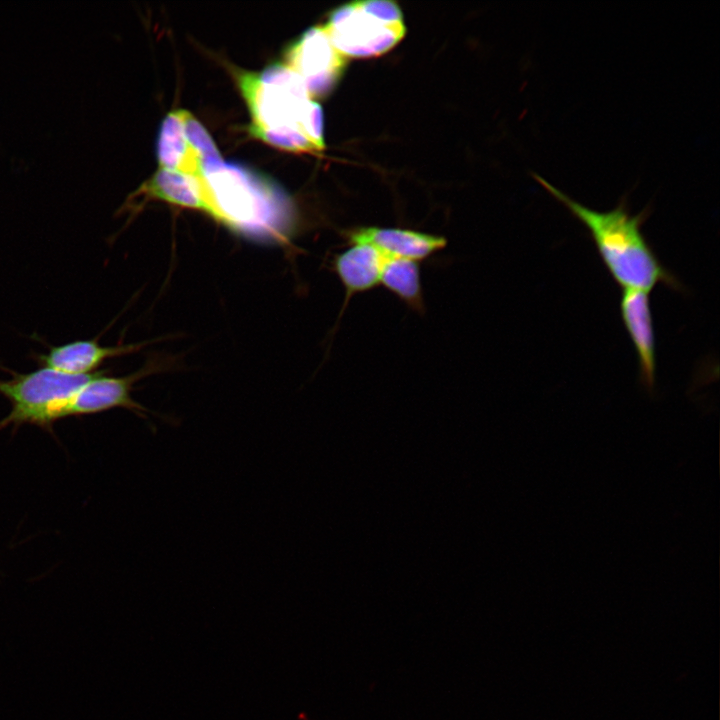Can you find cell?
<instances>
[{"label": "cell", "mask_w": 720, "mask_h": 720, "mask_svg": "<svg viewBox=\"0 0 720 720\" xmlns=\"http://www.w3.org/2000/svg\"><path fill=\"white\" fill-rule=\"evenodd\" d=\"M533 177L586 227L607 271L622 290L638 289L649 292L657 284L682 290L681 283L661 263L642 233L641 228L649 216V209L631 214L624 196L611 210H593L577 202L539 174H533Z\"/></svg>", "instance_id": "6da1fadb"}, {"label": "cell", "mask_w": 720, "mask_h": 720, "mask_svg": "<svg viewBox=\"0 0 720 720\" xmlns=\"http://www.w3.org/2000/svg\"><path fill=\"white\" fill-rule=\"evenodd\" d=\"M197 179L205 212L226 225L251 232L269 231L279 223L286 230L292 228L294 215L288 199L249 169L222 162Z\"/></svg>", "instance_id": "7a4b0ae2"}, {"label": "cell", "mask_w": 720, "mask_h": 720, "mask_svg": "<svg viewBox=\"0 0 720 720\" xmlns=\"http://www.w3.org/2000/svg\"><path fill=\"white\" fill-rule=\"evenodd\" d=\"M96 373L71 375L48 367L24 374L12 372L10 379L0 380V395L11 404L8 415L0 420V430L23 424L51 430L68 400Z\"/></svg>", "instance_id": "3957f363"}, {"label": "cell", "mask_w": 720, "mask_h": 720, "mask_svg": "<svg viewBox=\"0 0 720 720\" xmlns=\"http://www.w3.org/2000/svg\"><path fill=\"white\" fill-rule=\"evenodd\" d=\"M238 82L252 115L251 129L301 132L300 122L312 99L300 76L287 65L274 64L261 73L241 72Z\"/></svg>", "instance_id": "277c9868"}, {"label": "cell", "mask_w": 720, "mask_h": 720, "mask_svg": "<svg viewBox=\"0 0 720 720\" xmlns=\"http://www.w3.org/2000/svg\"><path fill=\"white\" fill-rule=\"evenodd\" d=\"M332 44L345 57L369 58L386 53L404 37L402 22H386L371 13L363 1L334 9L323 26Z\"/></svg>", "instance_id": "5b68a950"}, {"label": "cell", "mask_w": 720, "mask_h": 720, "mask_svg": "<svg viewBox=\"0 0 720 720\" xmlns=\"http://www.w3.org/2000/svg\"><path fill=\"white\" fill-rule=\"evenodd\" d=\"M285 59V65L304 82L311 99L327 96L341 79L347 63L323 26L302 33L287 49Z\"/></svg>", "instance_id": "8992f818"}, {"label": "cell", "mask_w": 720, "mask_h": 720, "mask_svg": "<svg viewBox=\"0 0 720 720\" xmlns=\"http://www.w3.org/2000/svg\"><path fill=\"white\" fill-rule=\"evenodd\" d=\"M153 370L152 366L144 367L122 377H110L103 371L97 372L68 400L60 411L59 419L95 414L114 408L128 409L146 419L148 410L132 398L131 392L133 384Z\"/></svg>", "instance_id": "52a82bcc"}, {"label": "cell", "mask_w": 720, "mask_h": 720, "mask_svg": "<svg viewBox=\"0 0 720 720\" xmlns=\"http://www.w3.org/2000/svg\"><path fill=\"white\" fill-rule=\"evenodd\" d=\"M347 244H366L388 258L421 261L447 244L445 237L404 228L363 226L345 231Z\"/></svg>", "instance_id": "ba28073f"}, {"label": "cell", "mask_w": 720, "mask_h": 720, "mask_svg": "<svg viewBox=\"0 0 720 720\" xmlns=\"http://www.w3.org/2000/svg\"><path fill=\"white\" fill-rule=\"evenodd\" d=\"M620 315L635 348L640 381L647 390L655 385L656 349L649 292L623 289Z\"/></svg>", "instance_id": "9c48e42d"}, {"label": "cell", "mask_w": 720, "mask_h": 720, "mask_svg": "<svg viewBox=\"0 0 720 720\" xmlns=\"http://www.w3.org/2000/svg\"><path fill=\"white\" fill-rule=\"evenodd\" d=\"M387 258L380 251L366 244H349L348 248L334 255L332 268L345 291L338 321L352 297L380 284L382 269Z\"/></svg>", "instance_id": "30bf717a"}, {"label": "cell", "mask_w": 720, "mask_h": 720, "mask_svg": "<svg viewBox=\"0 0 720 720\" xmlns=\"http://www.w3.org/2000/svg\"><path fill=\"white\" fill-rule=\"evenodd\" d=\"M142 344L102 346L96 339L50 346L35 359L43 366L71 375H89L109 358L139 350Z\"/></svg>", "instance_id": "8fae6325"}, {"label": "cell", "mask_w": 720, "mask_h": 720, "mask_svg": "<svg viewBox=\"0 0 720 720\" xmlns=\"http://www.w3.org/2000/svg\"><path fill=\"white\" fill-rule=\"evenodd\" d=\"M157 155L163 169L194 178L203 175L200 158L185 137L179 110L170 112L162 122Z\"/></svg>", "instance_id": "7c38bea8"}, {"label": "cell", "mask_w": 720, "mask_h": 720, "mask_svg": "<svg viewBox=\"0 0 720 720\" xmlns=\"http://www.w3.org/2000/svg\"><path fill=\"white\" fill-rule=\"evenodd\" d=\"M380 284L414 312L425 313L419 262L387 258L382 269Z\"/></svg>", "instance_id": "4fadbf2b"}, {"label": "cell", "mask_w": 720, "mask_h": 720, "mask_svg": "<svg viewBox=\"0 0 720 720\" xmlns=\"http://www.w3.org/2000/svg\"><path fill=\"white\" fill-rule=\"evenodd\" d=\"M144 189L151 196L169 203L205 211L197 178L161 168Z\"/></svg>", "instance_id": "5bb4252c"}, {"label": "cell", "mask_w": 720, "mask_h": 720, "mask_svg": "<svg viewBox=\"0 0 720 720\" xmlns=\"http://www.w3.org/2000/svg\"><path fill=\"white\" fill-rule=\"evenodd\" d=\"M185 137L191 147L197 152L202 170L217 166L223 159L204 126L189 112L179 110Z\"/></svg>", "instance_id": "9a60e30c"}, {"label": "cell", "mask_w": 720, "mask_h": 720, "mask_svg": "<svg viewBox=\"0 0 720 720\" xmlns=\"http://www.w3.org/2000/svg\"><path fill=\"white\" fill-rule=\"evenodd\" d=\"M250 132L257 138L276 147L294 152L318 151L301 132L293 129L262 130L251 129Z\"/></svg>", "instance_id": "2e32d148"}, {"label": "cell", "mask_w": 720, "mask_h": 720, "mask_svg": "<svg viewBox=\"0 0 720 720\" xmlns=\"http://www.w3.org/2000/svg\"><path fill=\"white\" fill-rule=\"evenodd\" d=\"M302 134L314 144L318 151L324 148L323 111L319 103L311 100L300 122Z\"/></svg>", "instance_id": "e0dca14e"}]
</instances>
